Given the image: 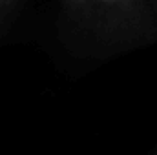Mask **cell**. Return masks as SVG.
<instances>
[{"label": "cell", "mask_w": 157, "mask_h": 155, "mask_svg": "<svg viewBox=\"0 0 157 155\" xmlns=\"http://www.w3.org/2000/svg\"><path fill=\"white\" fill-rule=\"evenodd\" d=\"M155 2H157V0H155Z\"/></svg>", "instance_id": "cell-4"}, {"label": "cell", "mask_w": 157, "mask_h": 155, "mask_svg": "<svg viewBox=\"0 0 157 155\" xmlns=\"http://www.w3.org/2000/svg\"><path fill=\"white\" fill-rule=\"evenodd\" d=\"M150 155H157V148H155V150H154V152H152Z\"/></svg>", "instance_id": "cell-3"}, {"label": "cell", "mask_w": 157, "mask_h": 155, "mask_svg": "<svg viewBox=\"0 0 157 155\" xmlns=\"http://www.w3.org/2000/svg\"><path fill=\"white\" fill-rule=\"evenodd\" d=\"M59 29L77 55L110 59L157 39V2L59 0Z\"/></svg>", "instance_id": "cell-1"}, {"label": "cell", "mask_w": 157, "mask_h": 155, "mask_svg": "<svg viewBox=\"0 0 157 155\" xmlns=\"http://www.w3.org/2000/svg\"><path fill=\"white\" fill-rule=\"evenodd\" d=\"M26 0H0V39L6 35L9 26L20 15Z\"/></svg>", "instance_id": "cell-2"}]
</instances>
